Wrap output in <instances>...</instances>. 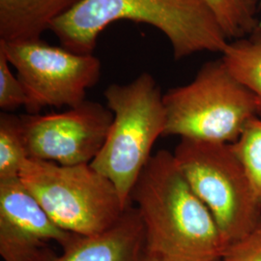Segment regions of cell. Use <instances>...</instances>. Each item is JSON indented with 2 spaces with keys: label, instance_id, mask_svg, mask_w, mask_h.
Wrapping results in <instances>:
<instances>
[{
  "label": "cell",
  "instance_id": "cell-1",
  "mask_svg": "<svg viewBox=\"0 0 261 261\" xmlns=\"http://www.w3.org/2000/svg\"><path fill=\"white\" fill-rule=\"evenodd\" d=\"M145 230V252L163 261L223 260L228 247L213 215L196 196L173 153L151 156L130 203Z\"/></svg>",
  "mask_w": 261,
  "mask_h": 261
},
{
  "label": "cell",
  "instance_id": "cell-2",
  "mask_svg": "<svg viewBox=\"0 0 261 261\" xmlns=\"http://www.w3.org/2000/svg\"><path fill=\"white\" fill-rule=\"evenodd\" d=\"M123 19L163 32L176 60L201 51L222 54L228 44L205 0H84L57 19L50 31L68 50L88 55L105 28Z\"/></svg>",
  "mask_w": 261,
  "mask_h": 261
},
{
  "label": "cell",
  "instance_id": "cell-3",
  "mask_svg": "<svg viewBox=\"0 0 261 261\" xmlns=\"http://www.w3.org/2000/svg\"><path fill=\"white\" fill-rule=\"evenodd\" d=\"M113 120L91 167L115 186L123 204L130 205L133 188L166 127L164 94L149 73L129 84H112L103 92Z\"/></svg>",
  "mask_w": 261,
  "mask_h": 261
},
{
  "label": "cell",
  "instance_id": "cell-4",
  "mask_svg": "<svg viewBox=\"0 0 261 261\" xmlns=\"http://www.w3.org/2000/svg\"><path fill=\"white\" fill-rule=\"evenodd\" d=\"M163 100V137L233 143L249 122L261 117L259 98L234 77L223 58L205 63L190 84L169 89Z\"/></svg>",
  "mask_w": 261,
  "mask_h": 261
},
{
  "label": "cell",
  "instance_id": "cell-5",
  "mask_svg": "<svg viewBox=\"0 0 261 261\" xmlns=\"http://www.w3.org/2000/svg\"><path fill=\"white\" fill-rule=\"evenodd\" d=\"M19 179L49 218L70 233L102 232L127 208L115 186L90 164L61 166L27 159Z\"/></svg>",
  "mask_w": 261,
  "mask_h": 261
},
{
  "label": "cell",
  "instance_id": "cell-6",
  "mask_svg": "<svg viewBox=\"0 0 261 261\" xmlns=\"http://www.w3.org/2000/svg\"><path fill=\"white\" fill-rule=\"evenodd\" d=\"M178 167L229 246L261 225V203L230 143L181 139Z\"/></svg>",
  "mask_w": 261,
  "mask_h": 261
},
{
  "label": "cell",
  "instance_id": "cell-7",
  "mask_svg": "<svg viewBox=\"0 0 261 261\" xmlns=\"http://www.w3.org/2000/svg\"><path fill=\"white\" fill-rule=\"evenodd\" d=\"M0 49L13 66L27 93L28 114L46 108H74L85 101L86 92L99 82L100 59L80 55L40 40L0 41Z\"/></svg>",
  "mask_w": 261,
  "mask_h": 261
},
{
  "label": "cell",
  "instance_id": "cell-8",
  "mask_svg": "<svg viewBox=\"0 0 261 261\" xmlns=\"http://www.w3.org/2000/svg\"><path fill=\"white\" fill-rule=\"evenodd\" d=\"M28 159L61 166L91 164L113 120L102 103L85 100L65 112L19 115Z\"/></svg>",
  "mask_w": 261,
  "mask_h": 261
},
{
  "label": "cell",
  "instance_id": "cell-9",
  "mask_svg": "<svg viewBox=\"0 0 261 261\" xmlns=\"http://www.w3.org/2000/svg\"><path fill=\"white\" fill-rule=\"evenodd\" d=\"M75 233L59 227L19 178L0 181V254L4 261H40L46 244L63 247Z\"/></svg>",
  "mask_w": 261,
  "mask_h": 261
},
{
  "label": "cell",
  "instance_id": "cell-10",
  "mask_svg": "<svg viewBox=\"0 0 261 261\" xmlns=\"http://www.w3.org/2000/svg\"><path fill=\"white\" fill-rule=\"evenodd\" d=\"M60 255L47 251L40 261H138L145 251V230L132 204L111 227L91 235L74 234Z\"/></svg>",
  "mask_w": 261,
  "mask_h": 261
},
{
  "label": "cell",
  "instance_id": "cell-11",
  "mask_svg": "<svg viewBox=\"0 0 261 261\" xmlns=\"http://www.w3.org/2000/svg\"><path fill=\"white\" fill-rule=\"evenodd\" d=\"M84 0H0V41L40 40Z\"/></svg>",
  "mask_w": 261,
  "mask_h": 261
},
{
  "label": "cell",
  "instance_id": "cell-12",
  "mask_svg": "<svg viewBox=\"0 0 261 261\" xmlns=\"http://www.w3.org/2000/svg\"><path fill=\"white\" fill-rule=\"evenodd\" d=\"M222 54L234 77L261 101V36L235 40Z\"/></svg>",
  "mask_w": 261,
  "mask_h": 261
},
{
  "label": "cell",
  "instance_id": "cell-13",
  "mask_svg": "<svg viewBox=\"0 0 261 261\" xmlns=\"http://www.w3.org/2000/svg\"><path fill=\"white\" fill-rule=\"evenodd\" d=\"M228 39H242L258 31L257 0H205Z\"/></svg>",
  "mask_w": 261,
  "mask_h": 261
},
{
  "label": "cell",
  "instance_id": "cell-14",
  "mask_svg": "<svg viewBox=\"0 0 261 261\" xmlns=\"http://www.w3.org/2000/svg\"><path fill=\"white\" fill-rule=\"evenodd\" d=\"M27 159L19 115L2 112L0 114V181L19 178L20 169Z\"/></svg>",
  "mask_w": 261,
  "mask_h": 261
},
{
  "label": "cell",
  "instance_id": "cell-15",
  "mask_svg": "<svg viewBox=\"0 0 261 261\" xmlns=\"http://www.w3.org/2000/svg\"><path fill=\"white\" fill-rule=\"evenodd\" d=\"M230 145L261 203V117L249 122Z\"/></svg>",
  "mask_w": 261,
  "mask_h": 261
},
{
  "label": "cell",
  "instance_id": "cell-16",
  "mask_svg": "<svg viewBox=\"0 0 261 261\" xmlns=\"http://www.w3.org/2000/svg\"><path fill=\"white\" fill-rule=\"evenodd\" d=\"M27 93L18 75L11 71V64L5 54L0 49V109L12 112L25 107Z\"/></svg>",
  "mask_w": 261,
  "mask_h": 261
},
{
  "label": "cell",
  "instance_id": "cell-17",
  "mask_svg": "<svg viewBox=\"0 0 261 261\" xmlns=\"http://www.w3.org/2000/svg\"><path fill=\"white\" fill-rule=\"evenodd\" d=\"M224 261H261V225L242 239L230 244Z\"/></svg>",
  "mask_w": 261,
  "mask_h": 261
},
{
  "label": "cell",
  "instance_id": "cell-18",
  "mask_svg": "<svg viewBox=\"0 0 261 261\" xmlns=\"http://www.w3.org/2000/svg\"><path fill=\"white\" fill-rule=\"evenodd\" d=\"M138 261H163L161 260V259H159L158 257H156V256H153V255H151L149 253H147V252L144 251V252L142 253V255L140 256V259ZM219 261H224V260H219Z\"/></svg>",
  "mask_w": 261,
  "mask_h": 261
}]
</instances>
